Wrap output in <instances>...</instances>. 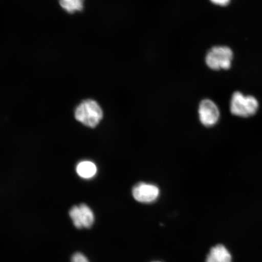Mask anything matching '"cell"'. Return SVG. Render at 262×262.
Returning <instances> with one entry per match:
<instances>
[{"instance_id":"6da1fadb","label":"cell","mask_w":262,"mask_h":262,"mask_svg":"<svg viewBox=\"0 0 262 262\" xmlns=\"http://www.w3.org/2000/svg\"><path fill=\"white\" fill-rule=\"evenodd\" d=\"M260 104L256 97L252 95H245L240 91L232 94L229 110L232 115L248 119L255 116L259 109Z\"/></svg>"},{"instance_id":"7a4b0ae2","label":"cell","mask_w":262,"mask_h":262,"mask_svg":"<svg viewBox=\"0 0 262 262\" xmlns=\"http://www.w3.org/2000/svg\"><path fill=\"white\" fill-rule=\"evenodd\" d=\"M234 53L225 45H217L209 49L205 57V64L212 71L228 70L232 67Z\"/></svg>"},{"instance_id":"3957f363","label":"cell","mask_w":262,"mask_h":262,"mask_svg":"<svg viewBox=\"0 0 262 262\" xmlns=\"http://www.w3.org/2000/svg\"><path fill=\"white\" fill-rule=\"evenodd\" d=\"M103 110L96 101L86 100L82 101L75 111V119L85 126L96 127L102 120Z\"/></svg>"},{"instance_id":"277c9868","label":"cell","mask_w":262,"mask_h":262,"mask_svg":"<svg viewBox=\"0 0 262 262\" xmlns=\"http://www.w3.org/2000/svg\"><path fill=\"white\" fill-rule=\"evenodd\" d=\"M70 216L77 229H89L93 227L95 216L93 211L85 204L75 206L70 211Z\"/></svg>"},{"instance_id":"5b68a950","label":"cell","mask_w":262,"mask_h":262,"mask_svg":"<svg viewBox=\"0 0 262 262\" xmlns=\"http://www.w3.org/2000/svg\"><path fill=\"white\" fill-rule=\"evenodd\" d=\"M199 114L200 120L206 127L215 126L221 116L220 110L217 104L208 98L202 100L200 103Z\"/></svg>"},{"instance_id":"8992f818","label":"cell","mask_w":262,"mask_h":262,"mask_svg":"<svg viewBox=\"0 0 262 262\" xmlns=\"http://www.w3.org/2000/svg\"><path fill=\"white\" fill-rule=\"evenodd\" d=\"M160 195V190L157 186L149 183H140L134 186L133 195L137 202L143 204L155 202Z\"/></svg>"},{"instance_id":"52a82bcc","label":"cell","mask_w":262,"mask_h":262,"mask_svg":"<svg viewBox=\"0 0 262 262\" xmlns=\"http://www.w3.org/2000/svg\"><path fill=\"white\" fill-rule=\"evenodd\" d=\"M206 262H232V256L224 245H217L209 251Z\"/></svg>"},{"instance_id":"ba28073f","label":"cell","mask_w":262,"mask_h":262,"mask_svg":"<svg viewBox=\"0 0 262 262\" xmlns=\"http://www.w3.org/2000/svg\"><path fill=\"white\" fill-rule=\"evenodd\" d=\"M97 171L96 165L92 162H82L77 166V172L82 178H93L94 176H96Z\"/></svg>"},{"instance_id":"9c48e42d","label":"cell","mask_w":262,"mask_h":262,"mask_svg":"<svg viewBox=\"0 0 262 262\" xmlns=\"http://www.w3.org/2000/svg\"><path fill=\"white\" fill-rule=\"evenodd\" d=\"M84 0H59L62 8L71 14L83 9Z\"/></svg>"},{"instance_id":"30bf717a","label":"cell","mask_w":262,"mask_h":262,"mask_svg":"<svg viewBox=\"0 0 262 262\" xmlns=\"http://www.w3.org/2000/svg\"><path fill=\"white\" fill-rule=\"evenodd\" d=\"M71 262H90L88 260V257L83 254L80 253V252H77L74 253L71 258Z\"/></svg>"},{"instance_id":"8fae6325","label":"cell","mask_w":262,"mask_h":262,"mask_svg":"<svg viewBox=\"0 0 262 262\" xmlns=\"http://www.w3.org/2000/svg\"><path fill=\"white\" fill-rule=\"evenodd\" d=\"M231 1L232 0H209V2H210L212 4L221 6V7H225V6H228L230 4Z\"/></svg>"},{"instance_id":"7c38bea8","label":"cell","mask_w":262,"mask_h":262,"mask_svg":"<svg viewBox=\"0 0 262 262\" xmlns=\"http://www.w3.org/2000/svg\"><path fill=\"white\" fill-rule=\"evenodd\" d=\"M152 262H162V261H152Z\"/></svg>"}]
</instances>
